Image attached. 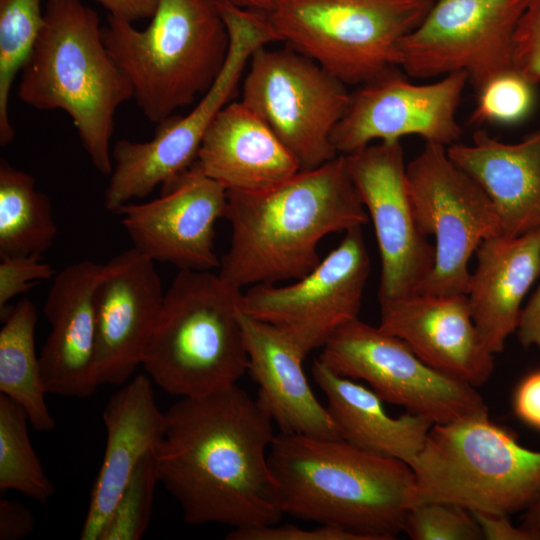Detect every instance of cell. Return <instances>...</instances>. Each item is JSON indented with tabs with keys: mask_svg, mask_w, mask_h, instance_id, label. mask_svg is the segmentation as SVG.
<instances>
[{
	"mask_svg": "<svg viewBox=\"0 0 540 540\" xmlns=\"http://www.w3.org/2000/svg\"><path fill=\"white\" fill-rule=\"evenodd\" d=\"M164 295L155 262L133 247L104 264L94 294L99 385L125 384L142 365Z\"/></svg>",
	"mask_w": 540,
	"mask_h": 540,
	"instance_id": "ac0fdd59",
	"label": "cell"
},
{
	"mask_svg": "<svg viewBox=\"0 0 540 540\" xmlns=\"http://www.w3.org/2000/svg\"><path fill=\"white\" fill-rule=\"evenodd\" d=\"M410 467L412 507L441 502L510 516L540 500V451L488 414L433 424Z\"/></svg>",
	"mask_w": 540,
	"mask_h": 540,
	"instance_id": "52a82bcc",
	"label": "cell"
},
{
	"mask_svg": "<svg viewBox=\"0 0 540 540\" xmlns=\"http://www.w3.org/2000/svg\"><path fill=\"white\" fill-rule=\"evenodd\" d=\"M102 5L109 15L129 23L152 18L159 0H94Z\"/></svg>",
	"mask_w": 540,
	"mask_h": 540,
	"instance_id": "60d3db41",
	"label": "cell"
},
{
	"mask_svg": "<svg viewBox=\"0 0 540 540\" xmlns=\"http://www.w3.org/2000/svg\"><path fill=\"white\" fill-rule=\"evenodd\" d=\"M522 525L540 535V500L525 511Z\"/></svg>",
	"mask_w": 540,
	"mask_h": 540,
	"instance_id": "b9f144b4",
	"label": "cell"
},
{
	"mask_svg": "<svg viewBox=\"0 0 540 540\" xmlns=\"http://www.w3.org/2000/svg\"><path fill=\"white\" fill-rule=\"evenodd\" d=\"M268 460L283 514L364 540H391L404 531L414 490L413 470L405 462L340 437L281 432Z\"/></svg>",
	"mask_w": 540,
	"mask_h": 540,
	"instance_id": "3957f363",
	"label": "cell"
},
{
	"mask_svg": "<svg viewBox=\"0 0 540 540\" xmlns=\"http://www.w3.org/2000/svg\"><path fill=\"white\" fill-rule=\"evenodd\" d=\"M35 518L22 503L1 498L0 540H20L29 536L35 527Z\"/></svg>",
	"mask_w": 540,
	"mask_h": 540,
	"instance_id": "74e56055",
	"label": "cell"
},
{
	"mask_svg": "<svg viewBox=\"0 0 540 540\" xmlns=\"http://www.w3.org/2000/svg\"><path fill=\"white\" fill-rule=\"evenodd\" d=\"M369 274L362 227H355L304 277L284 286H250L242 293L241 311L281 330L307 356L359 318Z\"/></svg>",
	"mask_w": 540,
	"mask_h": 540,
	"instance_id": "5bb4252c",
	"label": "cell"
},
{
	"mask_svg": "<svg viewBox=\"0 0 540 540\" xmlns=\"http://www.w3.org/2000/svg\"><path fill=\"white\" fill-rule=\"evenodd\" d=\"M241 288L212 271L179 270L165 292L142 366L167 394L202 397L247 371Z\"/></svg>",
	"mask_w": 540,
	"mask_h": 540,
	"instance_id": "8992f818",
	"label": "cell"
},
{
	"mask_svg": "<svg viewBox=\"0 0 540 540\" xmlns=\"http://www.w3.org/2000/svg\"><path fill=\"white\" fill-rule=\"evenodd\" d=\"M312 376L340 438L369 453L413 464L433 425L430 420L408 411L390 416L372 389L332 372L319 359L313 361Z\"/></svg>",
	"mask_w": 540,
	"mask_h": 540,
	"instance_id": "484cf974",
	"label": "cell"
},
{
	"mask_svg": "<svg viewBox=\"0 0 540 540\" xmlns=\"http://www.w3.org/2000/svg\"><path fill=\"white\" fill-rule=\"evenodd\" d=\"M447 154L486 193L502 236L540 227V127L517 143L501 142L479 129L471 144L456 142Z\"/></svg>",
	"mask_w": 540,
	"mask_h": 540,
	"instance_id": "603a6c76",
	"label": "cell"
},
{
	"mask_svg": "<svg viewBox=\"0 0 540 540\" xmlns=\"http://www.w3.org/2000/svg\"><path fill=\"white\" fill-rule=\"evenodd\" d=\"M227 540H364L361 536L332 525L301 528L293 524L266 525L248 529H232Z\"/></svg>",
	"mask_w": 540,
	"mask_h": 540,
	"instance_id": "d590c367",
	"label": "cell"
},
{
	"mask_svg": "<svg viewBox=\"0 0 540 540\" xmlns=\"http://www.w3.org/2000/svg\"><path fill=\"white\" fill-rule=\"evenodd\" d=\"M227 189L203 173L196 161L161 195L127 203L116 214L132 247L154 262L179 270L212 271L220 266L215 252V224L224 218Z\"/></svg>",
	"mask_w": 540,
	"mask_h": 540,
	"instance_id": "e0dca14e",
	"label": "cell"
},
{
	"mask_svg": "<svg viewBox=\"0 0 540 540\" xmlns=\"http://www.w3.org/2000/svg\"><path fill=\"white\" fill-rule=\"evenodd\" d=\"M27 414L21 406L0 394V490H14L41 504L54 495L32 446Z\"/></svg>",
	"mask_w": 540,
	"mask_h": 540,
	"instance_id": "f1b7e54d",
	"label": "cell"
},
{
	"mask_svg": "<svg viewBox=\"0 0 540 540\" xmlns=\"http://www.w3.org/2000/svg\"><path fill=\"white\" fill-rule=\"evenodd\" d=\"M478 522L483 539L488 540H540V535L523 526H515L509 516L471 512Z\"/></svg>",
	"mask_w": 540,
	"mask_h": 540,
	"instance_id": "f35d334b",
	"label": "cell"
},
{
	"mask_svg": "<svg viewBox=\"0 0 540 540\" xmlns=\"http://www.w3.org/2000/svg\"><path fill=\"white\" fill-rule=\"evenodd\" d=\"M475 253L467 297L481 338L495 355L516 332L522 302L540 276V227L517 237L486 239Z\"/></svg>",
	"mask_w": 540,
	"mask_h": 540,
	"instance_id": "d4e9b609",
	"label": "cell"
},
{
	"mask_svg": "<svg viewBox=\"0 0 540 540\" xmlns=\"http://www.w3.org/2000/svg\"><path fill=\"white\" fill-rule=\"evenodd\" d=\"M230 46L225 64L207 92L186 115L158 124L145 142L119 140L112 149L113 170L104 192V206L115 212L134 198L164 187L196 161L202 140L218 113L230 103L254 52L281 42L264 11L216 0Z\"/></svg>",
	"mask_w": 540,
	"mask_h": 540,
	"instance_id": "9c48e42d",
	"label": "cell"
},
{
	"mask_svg": "<svg viewBox=\"0 0 540 540\" xmlns=\"http://www.w3.org/2000/svg\"><path fill=\"white\" fill-rule=\"evenodd\" d=\"M513 67L528 81L540 83V0H529L513 40Z\"/></svg>",
	"mask_w": 540,
	"mask_h": 540,
	"instance_id": "e575fe53",
	"label": "cell"
},
{
	"mask_svg": "<svg viewBox=\"0 0 540 540\" xmlns=\"http://www.w3.org/2000/svg\"><path fill=\"white\" fill-rule=\"evenodd\" d=\"M403 532L413 540L483 539L481 528L470 511L441 502H427L411 507Z\"/></svg>",
	"mask_w": 540,
	"mask_h": 540,
	"instance_id": "d6a6232c",
	"label": "cell"
},
{
	"mask_svg": "<svg viewBox=\"0 0 540 540\" xmlns=\"http://www.w3.org/2000/svg\"><path fill=\"white\" fill-rule=\"evenodd\" d=\"M224 218L232 234L218 274L241 289L304 277L323 238L369 220L342 154L262 191L227 190Z\"/></svg>",
	"mask_w": 540,
	"mask_h": 540,
	"instance_id": "7a4b0ae2",
	"label": "cell"
},
{
	"mask_svg": "<svg viewBox=\"0 0 540 540\" xmlns=\"http://www.w3.org/2000/svg\"><path fill=\"white\" fill-rule=\"evenodd\" d=\"M103 271L104 264L82 260L52 278L43 306L50 332L39 355L48 394L85 398L99 386L94 294Z\"/></svg>",
	"mask_w": 540,
	"mask_h": 540,
	"instance_id": "ffe728a7",
	"label": "cell"
},
{
	"mask_svg": "<svg viewBox=\"0 0 540 540\" xmlns=\"http://www.w3.org/2000/svg\"><path fill=\"white\" fill-rule=\"evenodd\" d=\"M400 70L393 68L350 93L331 136L338 154L353 153L375 140L398 142L409 135L445 147L458 141L462 129L456 113L467 73L453 72L433 83L414 84Z\"/></svg>",
	"mask_w": 540,
	"mask_h": 540,
	"instance_id": "2e32d148",
	"label": "cell"
},
{
	"mask_svg": "<svg viewBox=\"0 0 540 540\" xmlns=\"http://www.w3.org/2000/svg\"><path fill=\"white\" fill-rule=\"evenodd\" d=\"M434 0H269L266 13L288 46L345 85L398 67L401 40Z\"/></svg>",
	"mask_w": 540,
	"mask_h": 540,
	"instance_id": "ba28073f",
	"label": "cell"
},
{
	"mask_svg": "<svg viewBox=\"0 0 540 540\" xmlns=\"http://www.w3.org/2000/svg\"><path fill=\"white\" fill-rule=\"evenodd\" d=\"M379 303L378 326L428 366L475 388L488 381L494 354L474 323L467 295L417 292Z\"/></svg>",
	"mask_w": 540,
	"mask_h": 540,
	"instance_id": "d6986e66",
	"label": "cell"
},
{
	"mask_svg": "<svg viewBox=\"0 0 540 540\" xmlns=\"http://www.w3.org/2000/svg\"><path fill=\"white\" fill-rule=\"evenodd\" d=\"M42 0H0V144L15 130L9 100L15 78L28 61L44 23Z\"/></svg>",
	"mask_w": 540,
	"mask_h": 540,
	"instance_id": "f546056e",
	"label": "cell"
},
{
	"mask_svg": "<svg viewBox=\"0 0 540 540\" xmlns=\"http://www.w3.org/2000/svg\"><path fill=\"white\" fill-rule=\"evenodd\" d=\"M318 359L340 376L367 382L384 402L433 424L488 414L475 387L431 368L402 339L359 318L335 330Z\"/></svg>",
	"mask_w": 540,
	"mask_h": 540,
	"instance_id": "8fae6325",
	"label": "cell"
},
{
	"mask_svg": "<svg viewBox=\"0 0 540 540\" xmlns=\"http://www.w3.org/2000/svg\"><path fill=\"white\" fill-rule=\"evenodd\" d=\"M236 5L250 8V9H256L260 11H266L269 0H228Z\"/></svg>",
	"mask_w": 540,
	"mask_h": 540,
	"instance_id": "7bdbcfd3",
	"label": "cell"
},
{
	"mask_svg": "<svg viewBox=\"0 0 540 540\" xmlns=\"http://www.w3.org/2000/svg\"><path fill=\"white\" fill-rule=\"evenodd\" d=\"M196 163L227 190L257 192L300 171L295 157L241 101H231L204 135Z\"/></svg>",
	"mask_w": 540,
	"mask_h": 540,
	"instance_id": "cb8c5ba5",
	"label": "cell"
},
{
	"mask_svg": "<svg viewBox=\"0 0 540 540\" xmlns=\"http://www.w3.org/2000/svg\"><path fill=\"white\" fill-rule=\"evenodd\" d=\"M240 320L256 401L280 432L339 437L327 406L309 385L299 347L278 328L242 311Z\"/></svg>",
	"mask_w": 540,
	"mask_h": 540,
	"instance_id": "7402d4cb",
	"label": "cell"
},
{
	"mask_svg": "<svg viewBox=\"0 0 540 540\" xmlns=\"http://www.w3.org/2000/svg\"><path fill=\"white\" fill-rule=\"evenodd\" d=\"M160 483L155 448L140 460L125 486L101 540H139L145 534Z\"/></svg>",
	"mask_w": 540,
	"mask_h": 540,
	"instance_id": "4dcf8cb0",
	"label": "cell"
},
{
	"mask_svg": "<svg viewBox=\"0 0 540 540\" xmlns=\"http://www.w3.org/2000/svg\"><path fill=\"white\" fill-rule=\"evenodd\" d=\"M516 334L524 348L540 350V284L521 310Z\"/></svg>",
	"mask_w": 540,
	"mask_h": 540,
	"instance_id": "ab89813d",
	"label": "cell"
},
{
	"mask_svg": "<svg viewBox=\"0 0 540 540\" xmlns=\"http://www.w3.org/2000/svg\"><path fill=\"white\" fill-rule=\"evenodd\" d=\"M17 96L37 110L64 111L93 166L104 175L112 173L114 116L133 92L107 50L93 9L81 0H46L44 23L20 72Z\"/></svg>",
	"mask_w": 540,
	"mask_h": 540,
	"instance_id": "277c9868",
	"label": "cell"
},
{
	"mask_svg": "<svg viewBox=\"0 0 540 540\" xmlns=\"http://www.w3.org/2000/svg\"><path fill=\"white\" fill-rule=\"evenodd\" d=\"M247 68L240 101L273 131L301 170L339 155L331 136L350 100L344 83L288 45L257 49Z\"/></svg>",
	"mask_w": 540,
	"mask_h": 540,
	"instance_id": "30bf717a",
	"label": "cell"
},
{
	"mask_svg": "<svg viewBox=\"0 0 540 540\" xmlns=\"http://www.w3.org/2000/svg\"><path fill=\"white\" fill-rule=\"evenodd\" d=\"M102 36L137 106L155 124L207 92L230 46L216 0H159L143 30L108 15Z\"/></svg>",
	"mask_w": 540,
	"mask_h": 540,
	"instance_id": "5b68a950",
	"label": "cell"
},
{
	"mask_svg": "<svg viewBox=\"0 0 540 540\" xmlns=\"http://www.w3.org/2000/svg\"><path fill=\"white\" fill-rule=\"evenodd\" d=\"M529 0H434L400 42L398 67L425 79L465 71L479 91L513 69L514 34Z\"/></svg>",
	"mask_w": 540,
	"mask_h": 540,
	"instance_id": "4fadbf2b",
	"label": "cell"
},
{
	"mask_svg": "<svg viewBox=\"0 0 540 540\" xmlns=\"http://www.w3.org/2000/svg\"><path fill=\"white\" fill-rule=\"evenodd\" d=\"M38 314L24 297L4 318L0 330V394L21 406L29 424L38 432H50L56 422L46 403L40 359L35 350Z\"/></svg>",
	"mask_w": 540,
	"mask_h": 540,
	"instance_id": "4316f807",
	"label": "cell"
},
{
	"mask_svg": "<svg viewBox=\"0 0 540 540\" xmlns=\"http://www.w3.org/2000/svg\"><path fill=\"white\" fill-rule=\"evenodd\" d=\"M345 158L375 231L379 302L419 292L433 268L435 248L414 214L400 141L370 144Z\"/></svg>",
	"mask_w": 540,
	"mask_h": 540,
	"instance_id": "9a60e30c",
	"label": "cell"
},
{
	"mask_svg": "<svg viewBox=\"0 0 540 540\" xmlns=\"http://www.w3.org/2000/svg\"><path fill=\"white\" fill-rule=\"evenodd\" d=\"M106 446L93 484L80 539L101 540L116 504L142 457L156 448L166 428V412L155 401L152 380L137 375L103 410Z\"/></svg>",
	"mask_w": 540,
	"mask_h": 540,
	"instance_id": "44dd1931",
	"label": "cell"
},
{
	"mask_svg": "<svg viewBox=\"0 0 540 540\" xmlns=\"http://www.w3.org/2000/svg\"><path fill=\"white\" fill-rule=\"evenodd\" d=\"M517 417L540 432V369L524 377L513 396Z\"/></svg>",
	"mask_w": 540,
	"mask_h": 540,
	"instance_id": "8d00e7d4",
	"label": "cell"
},
{
	"mask_svg": "<svg viewBox=\"0 0 540 540\" xmlns=\"http://www.w3.org/2000/svg\"><path fill=\"white\" fill-rule=\"evenodd\" d=\"M49 197L27 172L0 160V257L42 254L57 235Z\"/></svg>",
	"mask_w": 540,
	"mask_h": 540,
	"instance_id": "83f0119b",
	"label": "cell"
},
{
	"mask_svg": "<svg viewBox=\"0 0 540 540\" xmlns=\"http://www.w3.org/2000/svg\"><path fill=\"white\" fill-rule=\"evenodd\" d=\"M534 86L514 68L496 75L477 91L469 122L477 126L519 122L533 107Z\"/></svg>",
	"mask_w": 540,
	"mask_h": 540,
	"instance_id": "1f68e13d",
	"label": "cell"
},
{
	"mask_svg": "<svg viewBox=\"0 0 540 540\" xmlns=\"http://www.w3.org/2000/svg\"><path fill=\"white\" fill-rule=\"evenodd\" d=\"M155 448L160 483L192 525H273L279 507L268 453L273 421L237 384L181 398Z\"/></svg>",
	"mask_w": 540,
	"mask_h": 540,
	"instance_id": "6da1fadb",
	"label": "cell"
},
{
	"mask_svg": "<svg viewBox=\"0 0 540 540\" xmlns=\"http://www.w3.org/2000/svg\"><path fill=\"white\" fill-rule=\"evenodd\" d=\"M53 267L42 260V254L2 257L0 262V313L8 314V303L42 280L55 276Z\"/></svg>",
	"mask_w": 540,
	"mask_h": 540,
	"instance_id": "836d02e7",
	"label": "cell"
},
{
	"mask_svg": "<svg viewBox=\"0 0 540 540\" xmlns=\"http://www.w3.org/2000/svg\"><path fill=\"white\" fill-rule=\"evenodd\" d=\"M406 179L417 223L435 238L434 265L419 292L467 295L471 256L501 235L493 204L441 144L425 143L406 164Z\"/></svg>",
	"mask_w": 540,
	"mask_h": 540,
	"instance_id": "7c38bea8",
	"label": "cell"
}]
</instances>
